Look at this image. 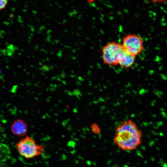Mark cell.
<instances>
[{
    "label": "cell",
    "instance_id": "1",
    "mask_svg": "<svg viewBox=\"0 0 167 167\" xmlns=\"http://www.w3.org/2000/svg\"><path fill=\"white\" fill-rule=\"evenodd\" d=\"M143 133L136 124L131 120L124 121L116 128L113 142L124 151H132L141 144Z\"/></svg>",
    "mask_w": 167,
    "mask_h": 167
},
{
    "label": "cell",
    "instance_id": "2",
    "mask_svg": "<svg viewBox=\"0 0 167 167\" xmlns=\"http://www.w3.org/2000/svg\"><path fill=\"white\" fill-rule=\"evenodd\" d=\"M19 154L27 159H30L40 155L44 151L42 145L37 144L30 137L26 136L21 139L16 144Z\"/></svg>",
    "mask_w": 167,
    "mask_h": 167
},
{
    "label": "cell",
    "instance_id": "3",
    "mask_svg": "<svg viewBox=\"0 0 167 167\" xmlns=\"http://www.w3.org/2000/svg\"><path fill=\"white\" fill-rule=\"evenodd\" d=\"M123 49L122 44L117 42L107 43L101 49L102 58L104 62L110 66L118 64L119 56Z\"/></svg>",
    "mask_w": 167,
    "mask_h": 167
},
{
    "label": "cell",
    "instance_id": "4",
    "mask_svg": "<svg viewBox=\"0 0 167 167\" xmlns=\"http://www.w3.org/2000/svg\"><path fill=\"white\" fill-rule=\"evenodd\" d=\"M143 40L139 36L129 34L123 37L122 44L125 50L136 56L143 51Z\"/></svg>",
    "mask_w": 167,
    "mask_h": 167
},
{
    "label": "cell",
    "instance_id": "5",
    "mask_svg": "<svg viewBox=\"0 0 167 167\" xmlns=\"http://www.w3.org/2000/svg\"><path fill=\"white\" fill-rule=\"evenodd\" d=\"M135 57L123 48L119 56L118 64L124 68H129L134 64Z\"/></svg>",
    "mask_w": 167,
    "mask_h": 167
},
{
    "label": "cell",
    "instance_id": "6",
    "mask_svg": "<svg viewBox=\"0 0 167 167\" xmlns=\"http://www.w3.org/2000/svg\"><path fill=\"white\" fill-rule=\"evenodd\" d=\"M11 129L14 135L19 136H24L27 132V125L23 120L18 119L13 122Z\"/></svg>",
    "mask_w": 167,
    "mask_h": 167
},
{
    "label": "cell",
    "instance_id": "7",
    "mask_svg": "<svg viewBox=\"0 0 167 167\" xmlns=\"http://www.w3.org/2000/svg\"><path fill=\"white\" fill-rule=\"evenodd\" d=\"M92 131L94 133H97L100 131L99 127L96 125L94 124L92 126Z\"/></svg>",
    "mask_w": 167,
    "mask_h": 167
},
{
    "label": "cell",
    "instance_id": "8",
    "mask_svg": "<svg viewBox=\"0 0 167 167\" xmlns=\"http://www.w3.org/2000/svg\"><path fill=\"white\" fill-rule=\"evenodd\" d=\"M7 3V1L6 0H1L0 1V9L1 10L5 7Z\"/></svg>",
    "mask_w": 167,
    "mask_h": 167
},
{
    "label": "cell",
    "instance_id": "9",
    "mask_svg": "<svg viewBox=\"0 0 167 167\" xmlns=\"http://www.w3.org/2000/svg\"><path fill=\"white\" fill-rule=\"evenodd\" d=\"M3 23L7 25H8L10 24V23L9 22H6V21H4L3 22Z\"/></svg>",
    "mask_w": 167,
    "mask_h": 167
},
{
    "label": "cell",
    "instance_id": "10",
    "mask_svg": "<svg viewBox=\"0 0 167 167\" xmlns=\"http://www.w3.org/2000/svg\"><path fill=\"white\" fill-rule=\"evenodd\" d=\"M7 54L9 56H11L12 55V53H7Z\"/></svg>",
    "mask_w": 167,
    "mask_h": 167
},
{
    "label": "cell",
    "instance_id": "11",
    "mask_svg": "<svg viewBox=\"0 0 167 167\" xmlns=\"http://www.w3.org/2000/svg\"><path fill=\"white\" fill-rule=\"evenodd\" d=\"M9 17L11 18H13L14 17V15L13 14H11L9 15Z\"/></svg>",
    "mask_w": 167,
    "mask_h": 167
},
{
    "label": "cell",
    "instance_id": "12",
    "mask_svg": "<svg viewBox=\"0 0 167 167\" xmlns=\"http://www.w3.org/2000/svg\"><path fill=\"white\" fill-rule=\"evenodd\" d=\"M18 21L19 22H20V23L23 22V21L21 19H18Z\"/></svg>",
    "mask_w": 167,
    "mask_h": 167
},
{
    "label": "cell",
    "instance_id": "13",
    "mask_svg": "<svg viewBox=\"0 0 167 167\" xmlns=\"http://www.w3.org/2000/svg\"><path fill=\"white\" fill-rule=\"evenodd\" d=\"M0 32H1L2 33H4V34H5L6 33V32H5L3 30H2L0 31Z\"/></svg>",
    "mask_w": 167,
    "mask_h": 167
},
{
    "label": "cell",
    "instance_id": "14",
    "mask_svg": "<svg viewBox=\"0 0 167 167\" xmlns=\"http://www.w3.org/2000/svg\"><path fill=\"white\" fill-rule=\"evenodd\" d=\"M32 11L33 13L35 14L37 13V12L36 11H34V10H32Z\"/></svg>",
    "mask_w": 167,
    "mask_h": 167
},
{
    "label": "cell",
    "instance_id": "15",
    "mask_svg": "<svg viewBox=\"0 0 167 167\" xmlns=\"http://www.w3.org/2000/svg\"><path fill=\"white\" fill-rule=\"evenodd\" d=\"M46 40L48 41V42H50L51 41V40H50V39L49 38H47L46 39Z\"/></svg>",
    "mask_w": 167,
    "mask_h": 167
},
{
    "label": "cell",
    "instance_id": "16",
    "mask_svg": "<svg viewBox=\"0 0 167 167\" xmlns=\"http://www.w3.org/2000/svg\"><path fill=\"white\" fill-rule=\"evenodd\" d=\"M11 11L12 12H14L15 11V8L13 7H12L11 8Z\"/></svg>",
    "mask_w": 167,
    "mask_h": 167
},
{
    "label": "cell",
    "instance_id": "17",
    "mask_svg": "<svg viewBox=\"0 0 167 167\" xmlns=\"http://www.w3.org/2000/svg\"><path fill=\"white\" fill-rule=\"evenodd\" d=\"M51 37V36L50 35H49L48 36L47 38H50Z\"/></svg>",
    "mask_w": 167,
    "mask_h": 167
},
{
    "label": "cell",
    "instance_id": "18",
    "mask_svg": "<svg viewBox=\"0 0 167 167\" xmlns=\"http://www.w3.org/2000/svg\"><path fill=\"white\" fill-rule=\"evenodd\" d=\"M54 41L56 43H57L59 42V41L57 40H55Z\"/></svg>",
    "mask_w": 167,
    "mask_h": 167
},
{
    "label": "cell",
    "instance_id": "19",
    "mask_svg": "<svg viewBox=\"0 0 167 167\" xmlns=\"http://www.w3.org/2000/svg\"><path fill=\"white\" fill-rule=\"evenodd\" d=\"M31 31L32 32H34L35 31V30H34V28H31Z\"/></svg>",
    "mask_w": 167,
    "mask_h": 167
},
{
    "label": "cell",
    "instance_id": "20",
    "mask_svg": "<svg viewBox=\"0 0 167 167\" xmlns=\"http://www.w3.org/2000/svg\"><path fill=\"white\" fill-rule=\"evenodd\" d=\"M45 27L44 26H41V28L42 29H43L45 28Z\"/></svg>",
    "mask_w": 167,
    "mask_h": 167
},
{
    "label": "cell",
    "instance_id": "21",
    "mask_svg": "<svg viewBox=\"0 0 167 167\" xmlns=\"http://www.w3.org/2000/svg\"><path fill=\"white\" fill-rule=\"evenodd\" d=\"M18 19H21V17L20 15H19L18 16Z\"/></svg>",
    "mask_w": 167,
    "mask_h": 167
},
{
    "label": "cell",
    "instance_id": "22",
    "mask_svg": "<svg viewBox=\"0 0 167 167\" xmlns=\"http://www.w3.org/2000/svg\"><path fill=\"white\" fill-rule=\"evenodd\" d=\"M23 11L24 12H26L27 11V10L26 9H23Z\"/></svg>",
    "mask_w": 167,
    "mask_h": 167
},
{
    "label": "cell",
    "instance_id": "23",
    "mask_svg": "<svg viewBox=\"0 0 167 167\" xmlns=\"http://www.w3.org/2000/svg\"><path fill=\"white\" fill-rule=\"evenodd\" d=\"M48 31L49 32H52V30L51 29H48Z\"/></svg>",
    "mask_w": 167,
    "mask_h": 167
},
{
    "label": "cell",
    "instance_id": "24",
    "mask_svg": "<svg viewBox=\"0 0 167 167\" xmlns=\"http://www.w3.org/2000/svg\"><path fill=\"white\" fill-rule=\"evenodd\" d=\"M33 35V33H31L30 34V36H32Z\"/></svg>",
    "mask_w": 167,
    "mask_h": 167
},
{
    "label": "cell",
    "instance_id": "25",
    "mask_svg": "<svg viewBox=\"0 0 167 167\" xmlns=\"http://www.w3.org/2000/svg\"><path fill=\"white\" fill-rule=\"evenodd\" d=\"M45 49H40V51H45Z\"/></svg>",
    "mask_w": 167,
    "mask_h": 167
},
{
    "label": "cell",
    "instance_id": "26",
    "mask_svg": "<svg viewBox=\"0 0 167 167\" xmlns=\"http://www.w3.org/2000/svg\"><path fill=\"white\" fill-rule=\"evenodd\" d=\"M14 48L15 49L18 50V48L17 47H15Z\"/></svg>",
    "mask_w": 167,
    "mask_h": 167
},
{
    "label": "cell",
    "instance_id": "27",
    "mask_svg": "<svg viewBox=\"0 0 167 167\" xmlns=\"http://www.w3.org/2000/svg\"><path fill=\"white\" fill-rule=\"evenodd\" d=\"M28 38H29V39L31 40L32 39L31 36H29Z\"/></svg>",
    "mask_w": 167,
    "mask_h": 167
},
{
    "label": "cell",
    "instance_id": "28",
    "mask_svg": "<svg viewBox=\"0 0 167 167\" xmlns=\"http://www.w3.org/2000/svg\"><path fill=\"white\" fill-rule=\"evenodd\" d=\"M47 34L49 35H50V32H49L48 31H47Z\"/></svg>",
    "mask_w": 167,
    "mask_h": 167
},
{
    "label": "cell",
    "instance_id": "29",
    "mask_svg": "<svg viewBox=\"0 0 167 167\" xmlns=\"http://www.w3.org/2000/svg\"><path fill=\"white\" fill-rule=\"evenodd\" d=\"M44 52H45V53L46 54H47L48 53H47V52L46 50H45V51H44Z\"/></svg>",
    "mask_w": 167,
    "mask_h": 167
},
{
    "label": "cell",
    "instance_id": "30",
    "mask_svg": "<svg viewBox=\"0 0 167 167\" xmlns=\"http://www.w3.org/2000/svg\"><path fill=\"white\" fill-rule=\"evenodd\" d=\"M31 41V40L28 39V42L29 43H30Z\"/></svg>",
    "mask_w": 167,
    "mask_h": 167
},
{
    "label": "cell",
    "instance_id": "31",
    "mask_svg": "<svg viewBox=\"0 0 167 167\" xmlns=\"http://www.w3.org/2000/svg\"><path fill=\"white\" fill-rule=\"evenodd\" d=\"M8 19L10 22H11L12 21V20H11V19L8 18Z\"/></svg>",
    "mask_w": 167,
    "mask_h": 167
},
{
    "label": "cell",
    "instance_id": "32",
    "mask_svg": "<svg viewBox=\"0 0 167 167\" xmlns=\"http://www.w3.org/2000/svg\"><path fill=\"white\" fill-rule=\"evenodd\" d=\"M0 36H2V33L1 32H0Z\"/></svg>",
    "mask_w": 167,
    "mask_h": 167
},
{
    "label": "cell",
    "instance_id": "33",
    "mask_svg": "<svg viewBox=\"0 0 167 167\" xmlns=\"http://www.w3.org/2000/svg\"><path fill=\"white\" fill-rule=\"evenodd\" d=\"M5 44H6V45H8V43H7V42H6L5 43Z\"/></svg>",
    "mask_w": 167,
    "mask_h": 167
},
{
    "label": "cell",
    "instance_id": "34",
    "mask_svg": "<svg viewBox=\"0 0 167 167\" xmlns=\"http://www.w3.org/2000/svg\"><path fill=\"white\" fill-rule=\"evenodd\" d=\"M36 47L37 48H38V46L37 45H36Z\"/></svg>",
    "mask_w": 167,
    "mask_h": 167
},
{
    "label": "cell",
    "instance_id": "35",
    "mask_svg": "<svg viewBox=\"0 0 167 167\" xmlns=\"http://www.w3.org/2000/svg\"><path fill=\"white\" fill-rule=\"evenodd\" d=\"M18 54L19 55H21V53H18Z\"/></svg>",
    "mask_w": 167,
    "mask_h": 167
},
{
    "label": "cell",
    "instance_id": "36",
    "mask_svg": "<svg viewBox=\"0 0 167 167\" xmlns=\"http://www.w3.org/2000/svg\"><path fill=\"white\" fill-rule=\"evenodd\" d=\"M21 25L22 26V27H24V26H23V25L22 24H21Z\"/></svg>",
    "mask_w": 167,
    "mask_h": 167
},
{
    "label": "cell",
    "instance_id": "37",
    "mask_svg": "<svg viewBox=\"0 0 167 167\" xmlns=\"http://www.w3.org/2000/svg\"><path fill=\"white\" fill-rule=\"evenodd\" d=\"M0 37H1V38H3V36L2 35V36H0Z\"/></svg>",
    "mask_w": 167,
    "mask_h": 167
},
{
    "label": "cell",
    "instance_id": "38",
    "mask_svg": "<svg viewBox=\"0 0 167 167\" xmlns=\"http://www.w3.org/2000/svg\"><path fill=\"white\" fill-rule=\"evenodd\" d=\"M52 44L53 45H54V42H52Z\"/></svg>",
    "mask_w": 167,
    "mask_h": 167
},
{
    "label": "cell",
    "instance_id": "39",
    "mask_svg": "<svg viewBox=\"0 0 167 167\" xmlns=\"http://www.w3.org/2000/svg\"><path fill=\"white\" fill-rule=\"evenodd\" d=\"M46 60H49V58H46Z\"/></svg>",
    "mask_w": 167,
    "mask_h": 167
},
{
    "label": "cell",
    "instance_id": "40",
    "mask_svg": "<svg viewBox=\"0 0 167 167\" xmlns=\"http://www.w3.org/2000/svg\"><path fill=\"white\" fill-rule=\"evenodd\" d=\"M49 5H50V6H52V5L50 4V3H49Z\"/></svg>",
    "mask_w": 167,
    "mask_h": 167
},
{
    "label": "cell",
    "instance_id": "41",
    "mask_svg": "<svg viewBox=\"0 0 167 167\" xmlns=\"http://www.w3.org/2000/svg\"><path fill=\"white\" fill-rule=\"evenodd\" d=\"M24 7H26H26H27V5H25L24 6Z\"/></svg>",
    "mask_w": 167,
    "mask_h": 167
},
{
    "label": "cell",
    "instance_id": "42",
    "mask_svg": "<svg viewBox=\"0 0 167 167\" xmlns=\"http://www.w3.org/2000/svg\"><path fill=\"white\" fill-rule=\"evenodd\" d=\"M21 51H23H23H24V50L23 49H21Z\"/></svg>",
    "mask_w": 167,
    "mask_h": 167
},
{
    "label": "cell",
    "instance_id": "43",
    "mask_svg": "<svg viewBox=\"0 0 167 167\" xmlns=\"http://www.w3.org/2000/svg\"><path fill=\"white\" fill-rule=\"evenodd\" d=\"M41 32V31H38V33H39H39H40V32Z\"/></svg>",
    "mask_w": 167,
    "mask_h": 167
},
{
    "label": "cell",
    "instance_id": "44",
    "mask_svg": "<svg viewBox=\"0 0 167 167\" xmlns=\"http://www.w3.org/2000/svg\"><path fill=\"white\" fill-rule=\"evenodd\" d=\"M55 4L56 5H57L58 4V3H57V2H56L55 3Z\"/></svg>",
    "mask_w": 167,
    "mask_h": 167
},
{
    "label": "cell",
    "instance_id": "45",
    "mask_svg": "<svg viewBox=\"0 0 167 167\" xmlns=\"http://www.w3.org/2000/svg\"><path fill=\"white\" fill-rule=\"evenodd\" d=\"M51 53L52 54H54V52H51Z\"/></svg>",
    "mask_w": 167,
    "mask_h": 167
},
{
    "label": "cell",
    "instance_id": "46",
    "mask_svg": "<svg viewBox=\"0 0 167 167\" xmlns=\"http://www.w3.org/2000/svg\"><path fill=\"white\" fill-rule=\"evenodd\" d=\"M0 55L1 56H2V54L1 53H0Z\"/></svg>",
    "mask_w": 167,
    "mask_h": 167
},
{
    "label": "cell",
    "instance_id": "47",
    "mask_svg": "<svg viewBox=\"0 0 167 167\" xmlns=\"http://www.w3.org/2000/svg\"><path fill=\"white\" fill-rule=\"evenodd\" d=\"M42 61L44 62L45 61L44 60H43V59H42Z\"/></svg>",
    "mask_w": 167,
    "mask_h": 167
},
{
    "label": "cell",
    "instance_id": "48",
    "mask_svg": "<svg viewBox=\"0 0 167 167\" xmlns=\"http://www.w3.org/2000/svg\"><path fill=\"white\" fill-rule=\"evenodd\" d=\"M49 16H47V18H48V19H49Z\"/></svg>",
    "mask_w": 167,
    "mask_h": 167
},
{
    "label": "cell",
    "instance_id": "49",
    "mask_svg": "<svg viewBox=\"0 0 167 167\" xmlns=\"http://www.w3.org/2000/svg\"><path fill=\"white\" fill-rule=\"evenodd\" d=\"M27 57H28V58H29L30 57V56H27Z\"/></svg>",
    "mask_w": 167,
    "mask_h": 167
},
{
    "label": "cell",
    "instance_id": "50",
    "mask_svg": "<svg viewBox=\"0 0 167 167\" xmlns=\"http://www.w3.org/2000/svg\"><path fill=\"white\" fill-rule=\"evenodd\" d=\"M42 15H45V14L44 13H42Z\"/></svg>",
    "mask_w": 167,
    "mask_h": 167
},
{
    "label": "cell",
    "instance_id": "51",
    "mask_svg": "<svg viewBox=\"0 0 167 167\" xmlns=\"http://www.w3.org/2000/svg\"><path fill=\"white\" fill-rule=\"evenodd\" d=\"M32 57H33L34 58H35V56H33V55L32 56Z\"/></svg>",
    "mask_w": 167,
    "mask_h": 167
},
{
    "label": "cell",
    "instance_id": "52",
    "mask_svg": "<svg viewBox=\"0 0 167 167\" xmlns=\"http://www.w3.org/2000/svg\"><path fill=\"white\" fill-rule=\"evenodd\" d=\"M33 5H34V6L35 5V4H34V3L33 4Z\"/></svg>",
    "mask_w": 167,
    "mask_h": 167
},
{
    "label": "cell",
    "instance_id": "53",
    "mask_svg": "<svg viewBox=\"0 0 167 167\" xmlns=\"http://www.w3.org/2000/svg\"><path fill=\"white\" fill-rule=\"evenodd\" d=\"M37 20V21H40V20H39V19H38Z\"/></svg>",
    "mask_w": 167,
    "mask_h": 167
},
{
    "label": "cell",
    "instance_id": "54",
    "mask_svg": "<svg viewBox=\"0 0 167 167\" xmlns=\"http://www.w3.org/2000/svg\"><path fill=\"white\" fill-rule=\"evenodd\" d=\"M48 25H49V24H47Z\"/></svg>",
    "mask_w": 167,
    "mask_h": 167
},
{
    "label": "cell",
    "instance_id": "55",
    "mask_svg": "<svg viewBox=\"0 0 167 167\" xmlns=\"http://www.w3.org/2000/svg\"><path fill=\"white\" fill-rule=\"evenodd\" d=\"M25 3H26V4H27V3H28V2H26Z\"/></svg>",
    "mask_w": 167,
    "mask_h": 167
},
{
    "label": "cell",
    "instance_id": "56",
    "mask_svg": "<svg viewBox=\"0 0 167 167\" xmlns=\"http://www.w3.org/2000/svg\"><path fill=\"white\" fill-rule=\"evenodd\" d=\"M12 57H14V56H12Z\"/></svg>",
    "mask_w": 167,
    "mask_h": 167
},
{
    "label": "cell",
    "instance_id": "57",
    "mask_svg": "<svg viewBox=\"0 0 167 167\" xmlns=\"http://www.w3.org/2000/svg\"><path fill=\"white\" fill-rule=\"evenodd\" d=\"M35 2H36V3H37V2H36V1Z\"/></svg>",
    "mask_w": 167,
    "mask_h": 167
},
{
    "label": "cell",
    "instance_id": "58",
    "mask_svg": "<svg viewBox=\"0 0 167 167\" xmlns=\"http://www.w3.org/2000/svg\"><path fill=\"white\" fill-rule=\"evenodd\" d=\"M43 19V20H45V19Z\"/></svg>",
    "mask_w": 167,
    "mask_h": 167
}]
</instances>
